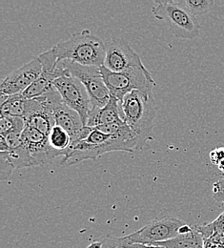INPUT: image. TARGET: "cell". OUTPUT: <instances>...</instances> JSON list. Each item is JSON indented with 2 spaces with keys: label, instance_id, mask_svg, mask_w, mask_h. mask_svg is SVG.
<instances>
[{
  "label": "cell",
  "instance_id": "obj_1",
  "mask_svg": "<svg viewBox=\"0 0 224 248\" xmlns=\"http://www.w3.org/2000/svg\"><path fill=\"white\" fill-rule=\"evenodd\" d=\"M52 49L59 62L71 61L83 66L101 67L106 57V44L89 30L73 33Z\"/></svg>",
  "mask_w": 224,
  "mask_h": 248
},
{
  "label": "cell",
  "instance_id": "obj_2",
  "mask_svg": "<svg viewBox=\"0 0 224 248\" xmlns=\"http://www.w3.org/2000/svg\"><path fill=\"white\" fill-rule=\"evenodd\" d=\"M124 121L138 138V149L153 140L152 132L157 116V105L154 94H145L139 91L128 93L122 103Z\"/></svg>",
  "mask_w": 224,
  "mask_h": 248
},
{
  "label": "cell",
  "instance_id": "obj_3",
  "mask_svg": "<svg viewBox=\"0 0 224 248\" xmlns=\"http://www.w3.org/2000/svg\"><path fill=\"white\" fill-rule=\"evenodd\" d=\"M115 151L134 153L135 149L120 139L107 135L96 128H92L91 133L86 139L71 144L61 163L74 165L87 159L96 160L100 155Z\"/></svg>",
  "mask_w": 224,
  "mask_h": 248
},
{
  "label": "cell",
  "instance_id": "obj_4",
  "mask_svg": "<svg viewBox=\"0 0 224 248\" xmlns=\"http://www.w3.org/2000/svg\"><path fill=\"white\" fill-rule=\"evenodd\" d=\"M100 71L110 95L117 98L120 103L128 93L134 90L145 94H153L156 82L146 67H134L115 73L101 66Z\"/></svg>",
  "mask_w": 224,
  "mask_h": 248
},
{
  "label": "cell",
  "instance_id": "obj_5",
  "mask_svg": "<svg viewBox=\"0 0 224 248\" xmlns=\"http://www.w3.org/2000/svg\"><path fill=\"white\" fill-rule=\"evenodd\" d=\"M152 13L157 19L165 20L178 38L194 39L199 34L200 25L196 17L179 1H157Z\"/></svg>",
  "mask_w": 224,
  "mask_h": 248
},
{
  "label": "cell",
  "instance_id": "obj_6",
  "mask_svg": "<svg viewBox=\"0 0 224 248\" xmlns=\"http://www.w3.org/2000/svg\"><path fill=\"white\" fill-rule=\"evenodd\" d=\"M68 76L79 79L86 87L91 97L92 106L103 108L110 100V92L105 84L100 67L83 66L71 61L60 62Z\"/></svg>",
  "mask_w": 224,
  "mask_h": 248
},
{
  "label": "cell",
  "instance_id": "obj_7",
  "mask_svg": "<svg viewBox=\"0 0 224 248\" xmlns=\"http://www.w3.org/2000/svg\"><path fill=\"white\" fill-rule=\"evenodd\" d=\"M184 224V221L177 217H159L124 238L132 244L156 245L177 237L180 227Z\"/></svg>",
  "mask_w": 224,
  "mask_h": 248
},
{
  "label": "cell",
  "instance_id": "obj_8",
  "mask_svg": "<svg viewBox=\"0 0 224 248\" xmlns=\"http://www.w3.org/2000/svg\"><path fill=\"white\" fill-rule=\"evenodd\" d=\"M53 84L60 93L65 104L80 116L86 127L88 115L92 108V101L83 83L72 76L65 75L56 79Z\"/></svg>",
  "mask_w": 224,
  "mask_h": 248
},
{
  "label": "cell",
  "instance_id": "obj_9",
  "mask_svg": "<svg viewBox=\"0 0 224 248\" xmlns=\"http://www.w3.org/2000/svg\"><path fill=\"white\" fill-rule=\"evenodd\" d=\"M103 66L115 73L134 67H145L139 55L123 38H112L106 44V57Z\"/></svg>",
  "mask_w": 224,
  "mask_h": 248
},
{
  "label": "cell",
  "instance_id": "obj_10",
  "mask_svg": "<svg viewBox=\"0 0 224 248\" xmlns=\"http://www.w3.org/2000/svg\"><path fill=\"white\" fill-rule=\"evenodd\" d=\"M41 74L42 64L38 58H35L7 75L0 85L1 94L14 95L23 93Z\"/></svg>",
  "mask_w": 224,
  "mask_h": 248
},
{
  "label": "cell",
  "instance_id": "obj_11",
  "mask_svg": "<svg viewBox=\"0 0 224 248\" xmlns=\"http://www.w3.org/2000/svg\"><path fill=\"white\" fill-rule=\"evenodd\" d=\"M22 141L35 166L51 163L56 157L62 155L52 148L48 136L29 126H26L22 133Z\"/></svg>",
  "mask_w": 224,
  "mask_h": 248
},
{
  "label": "cell",
  "instance_id": "obj_12",
  "mask_svg": "<svg viewBox=\"0 0 224 248\" xmlns=\"http://www.w3.org/2000/svg\"><path fill=\"white\" fill-rule=\"evenodd\" d=\"M23 120L26 126L49 136L55 124L54 108L40 97L26 99Z\"/></svg>",
  "mask_w": 224,
  "mask_h": 248
},
{
  "label": "cell",
  "instance_id": "obj_13",
  "mask_svg": "<svg viewBox=\"0 0 224 248\" xmlns=\"http://www.w3.org/2000/svg\"><path fill=\"white\" fill-rule=\"evenodd\" d=\"M125 122L121 103L110 95L109 102L103 108L93 107L88 115L87 127L96 128L97 126Z\"/></svg>",
  "mask_w": 224,
  "mask_h": 248
},
{
  "label": "cell",
  "instance_id": "obj_14",
  "mask_svg": "<svg viewBox=\"0 0 224 248\" xmlns=\"http://www.w3.org/2000/svg\"><path fill=\"white\" fill-rule=\"evenodd\" d=\"M155 246L165 248H204V241L203 236L197 230L196 226H194L187 233L179 234L174 239L158 243Z\"/></svg>",
  "mask_w": 224,
  "mask_h": 248
},
{
  "label": "cell",
  "instance_id": "obj_15",
  "mask_svg": "<svg viewBox=\"0 0 224 248\" xmlns=\"http://www.w3.org/2000/svg\"><path fill=\"white\" fill-rule=\"evenodd\" d=\"M25 101L22 95H3L0 97V112L2 117L11 118H22L25 112Z\"/></svg>",
  "mask_w": 224,
  "mask_h": 248
},
{
  "label": "cell",
  "instance_id": "obj_16",
  "mask_svg": "<svg viewBox=\"0 0 224 248\" xmlns=\"http://www.w3.org/2000/svg\"><path fill=\"white\" fill-rule=\"evenodd\" d=\"M49 138V142L52 148L55 150L60 152L62 154V156L66 155V152L70 148L72 144V139L71 136L65 131L63 128L60 126L55 125L48 136Z\"/></svg>",
  "mask_w": 224,
  "mask_h": 248
},
{
  "label": "cell",
  "instance_id": "obj_17",
  "mask_svg": "<svg viewBox=\"0 0 224 248\" xmlns=\"http://www.w3.org/2000/svg\"><path fill=\"white\" fill-rule=\"evenodd\" d=\"M7 153L15 169H22V168L35 166L23 141L19 146L9 150Z\"/></svg>",
  "mask_w": 224,
  "mask_h": 248
},
{
  "label": "cell",
  "instance_id": "obj_18",
  "mask_svg": "<svg viewBox=\"0 0 224 248\" xmlns=\"http://www.w3.org/2000/svg\"><path fill=\"white\" fill-rule=\"evenodd\" d=\"M179 2L195 17L208 14L215 5L213 0H179Z\"/></svg>",
  "mask_w": 224,
  "mask_h": 248
},
{
  "label": "cell",
  "instance_id": "obj_19",
  "mask_svg": "<svg viewBox=\"0 0 224 248\" xmlns=\"http://www.w3.org/2000/svg\"><path fill=\"white\" fill-rule=\"evenodd\" d=\"M26 127L25 122L22 118H11V117H2L0 119V135L5 136L8 133L17 130L24 131Z\"/></svg>",
  "mask_w": 224,
  "mask_h": 248
},
{
  "label": "cell",
  "instance_id": "obj_20",
  "mask_svg": "<svg viewBox=\"0 0 224 248\" xmlns=\"http://www.w3.org/2000/svg\"><path fill=\"white\" fill-rule=\"evenodd\" d=\"M15 170V167L12 163V161L9 158V155L7 152H0V177L1 181L8 180L13 171Z\"/></svg>",
  "mask_w": 224,
  "mask_h": 248
},
{
  "label": "cell",
  "instance_id": "obj_21",
  "mask_svg": "<svg viewBox=\"0 0 224 248\" xmlns=\"http://www.w3.org/2000/svg\"><path fill=\"white\" fill-rule=\"evenodd\" d=\"M86 248H124L122 246L121 238L106 237L100 241L91 243Z\"/></svg>",
  "mask_w": 224,
  "mask_h": 248
},
{
  "label": "cell",
  "instance_id": "obj_22",
  "mask_svg": "<svg viewBox=\"0 0 224 248\" xmlns=\"http://www.w3.org/2000/svg\"><path fill=\"white\" fill-rule=\"evenodd\" d=\"M211 162L224 174V147L217 148L210 153Z\"/></svg>",
  "mask_w": 224,
  "mask_h": 248
},
{
  "label": "cell",
  "instance_id": "obj_23",
  "mask_svg": "<svg viewBox=\"0 0 224 248\" xmlns=\"http://www.w3.org/2000/svg\"><path fill=\"white\" fill-rule=\"evenodd\" d=\"M213 196L218 202L224 204V174L223 178L213 185Z\"/></svg>",
  "mask_w": 224,
  "mask_h": 248
},
{
  "label": "cell",
  "instance_id": "obj_24",
  "mask_svg": "<svg viewBox=\"0 0 224 248\" xmlns=\"http://www.w3.org/2000/svg\"><path fill=\"white\" fill-rule=\"evenodd\" d=\"M122 246L124 248H165L160 246H155V245H143V244H132L128 243L124 237L121 238Z\"/></svg>",
  "mask_w": 224,
  "mask_h": 248
}]
</instances>
